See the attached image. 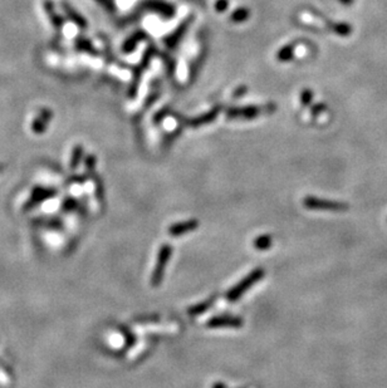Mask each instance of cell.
<instances>
[{
	"instance_id": "1",
	"label": "cell",
	"mask_w": 387,
	"mask_h": 388,
	"mask_svg": "<svg viewBox=\"0 0 387 388\" xmlns=\"http://www.w3.org/2000/svg\"><path fill=\"white\" fill-rule=\"evenodd\" d=\"M264 275H265V270L262 268H256L254 269L253 271H250L245 278L241 279V280L239 281L235 287H233L230 290H229L228 294H226V299H228V302L234 303L236 302V300L240 299L241 295H243L244 293L248 292L249 288L253 287L254 284H256L260 279H263V276Z\"/></svg>"
},
{
	"instance_id": "2",
	"label": "cell",
	"mask_w": 387,
	"mask_h": 388,
	"mask_svg": "<svg viewBox=\"0 0 387 388\" xmlns=\"http://www.w3.org/2000/svg\"><path fill=\"white\" fill-rule=\"evenodd\" d=\"M173 254V248L171 245L164 244L161 248H160L159 255H157V261L156 265H155L154 271L151 274V285L152 287H159L163 281L164 275H165L166 266H168L169 260H170V256Z\"/></svg>"
},
{
	"instance_id": "3",
	"label": "cell",
	"mask_w": 387,
	"mask_h": 388,
	"mask_svg": "<svg viewBox=\"0 0 387 388\" xmlns=\"http://www.w3.org/2000/svg\"><path fill=\"white\" fill-rule=\"evenodd\" d=\"M303 205L308 210L317 211H333V212H343L348 210L347 203L337 202V201L322 200V198L313 197V196H307L303 200Z\"/></svg>"
},
{
	"instance_id": "4",
	"label": "cell",
	"mask_w": 387,
	"mask_h": 388,
	"mask_svg": "<svg viewBox=\"0 0 387 388\" xmlns=\"http://www.w3.org/2000/svg\"><path fill=\"white\" fill-rule=\"evenodd\" d=\"M57 195V191L53 190V189L49 188H35L34 190L31 191L30 196H29L28 201L24 205V211H29L31 208L34 207V206L39 205V203L44 202V201L49 200V198L54 197Z\"/></svg>"
},
{
	"instance_id": "5",
	"label": "cell",
	"mask_w": 387,
	"mask_h": 388,
	"mask_svg": "<svg viewBox=\"0 0 387 388\" xmlns=\"http://www.w3.org/2000/svg\"><path fill=\"white\" fill-rule=\"evenodd\" d=\"M243 324V319L234 315H216L206 322L207 328H240Z\"/></svg>"
},
{
	"instance_id": "6",
	"label": "cell",
	"mask_w": 387,
	"mask_h": 388,
	"mask_svg": "<svg viewBox=\"0 0 387 388\" xmlns=\"http://www.w3.org/2000/svg\"><path fill=\"white\" fill-rule=\"evenodd\" d=\"M197 226H199V221L195 219L188 220V221H181L178 222V224L171 225V226L169 227V234H170L171 236H181V235L196 230Z\"/></svg>"
},
{
	"instance_id": "7",
	"label": "cell",
	"mask_w": 387,
	"mask_h": 388,
	"mask_svg": "<svg viewBox=\"0 0 387 388\" xmlns=\"http://www.w3.org/2000/svg\"><path fill=\"white\" fill-rule=\"evenodd\" d=\"M215 300H216V295H212V297L207 298V299L204 300V302H200L197 303V304L193 305V307H190L188 309L189 315H191V317H196V315L202 314V313L206 312L207 309H210V307L214 304Z\"/></svg>"
},
{
	"instance_id": "8",
	"label": "cell",
	"mask_w": 387,
	"mask_h": 388,
	"mask_svg": "<svg viewBox=\"0 0 387 388\" xmlns=\"http://www.w3.org/2000/svg\"><path fill=\"white\" fill-rule=\"evenodd\" d=\"M50 120V112L48 110L40 111L39 115L37 116L35 121L31 123V131H34L35 133H42L45 130V126Z\"/></svg>"
},
{
	"instance_id": "9",
	"label": "cell",
	"mask_w": 387,
	"mask_h": 388,
	"mask_svg": "<svg viewBox=\"0 0 387 388\" xmlns=\"http://www.w3.org/2000/svg\"><path fill=\"white\" fill-rule=\"evenodd\" d=\"M253 245L256 250L265 251L268 250V249H270V246L273 245V237L270 236L269 234L259 235V236L253 241Z\"/></svg>"
},
{
	"instance_id": "10",
	"label": "cell",
	"mask_w": 387,
	"mask_h": 388,
	"mask_svg": "<svg viewBox=\"0 0 387 388\" xmlns=\"http://www.w3.org/2000/svg\"><path fill=\"white\" fill-rule=\"evenodd\" d=\"M121 332H122V334L125 336L126 344H127V347H131V346H134L135 343H136V337H135V334L132 333V332L130 331L127 327H121Z\"/></svg>"
},
{
	"instance_id": "11",
	"label": "cell",
	"mask_w": 387,
	"mask_h": 388,
	"mask_svg": "<svg viewBox=\"0 0 387 388\" xmlns=\"http://www.w3.org/2000/svg\"><path fill=\"white\" fill-rule=\"evenodd\" d=\"M333 29H335L340 35H348V34H351V31H352L351 25H348V24H345V23L336 24V25L333 26Z\"/></svg>"
},
{
	"instance_id": "12",
	"label": "cell",
	"mask_w": 387,
	"mask_h": 388,
	"mask_svg": "<svg viewBox=\"0 0 387 388\" xmlns=\"http://www.w3.org/2000/svg\"><path fill=\"white\" fill-rule=\"evenodd\" d=\"M62 207H63V210H64V211L76 210V208L78 207V202H77V201L74 200V198L68 197L66 201H64V202H63Z\"/></svg>"
},
{
	"instance_id": "13",
	"label": "cell",
	"mask_w": 387,
	"mask_h": 388,
	"mask_svg": "<svg viewBox=\"0 0 387 388\" xmlns=\"http://www.w3.org/2000/svg\"><path fill=\"white\" fill-rule=\"evenodd\" d=\"M82 156V149L81 147H77L73 152V156H72V161H71V167L72 169H76L79 164V160H81Z\"/></svg>"
},
{
	"instance_id": "14",
	"label": "cell",
	"mask_w": 387,
	"mask_h": 388,
	"mask_svg": "<svg viewBox=\"0 0 387 388\" xmlns=\"http://www.w3.org/2000/svg\"><path fill=\"white\" fill-rule=\"evenodd\" d=\"M96 196L98 202L102 203L105 200V193H103V186L100 181H97V190H96Z\"/></svg>"
},
{
	"instance_id": "15",
	"label": "cell",
	"mask_w": 387,
	"mask_h": 388,
	"mask_svg": "<svg viewBox=\"0 0 387 388\" xmlns=\"http://www.w3.org/2000/svg\"><path fill=\"white\" fill-rule=\"evenodd\" d=\"M211 388H229V387L222 382H215L214 385L211 386Z\"/></svg>"
},
{
	"instance_id": "16",
	"label": "cell",
	"mask_w": 387,
	"mask_h": 388,
	"mask_svg": "<svg viewBox=\"0 0 387 388\" xmlns=\"http://www.w3.org/2000/svg\"><path fill=\"white\" fill-rule=\"evenodd\" d=\"M309 101H311V92H306L303 94V102L304 103H308Z\"/></svg>"
},
{
	"instance_id": "17",
	"label": "cell",
	"mask_w": 387,
	"mask_h": 388,
	"mask_svg": "<svg viewBox=\"0 0 387 388\" xmlns=\"http://www.w3.org/2000/svg\"><path fill=\"white\" fill-rule=\"evenodd\" d=\"M340 1H342V3H345V4H351L353 0H340Z\"/></svg>"
},
{
	"instance_id": "18",
	"label": "cell",
	"mask_w": 387,
	"mask_h": 388,
	"mask_svg": "<svg viewBox=\"0 0 387 388\" xmlns=\"http://www.w3.org/2000/svg\"><path fill=\"white\" fill-rule=\"evenodd\" d=\"M3 170H4V166H3V165H0V172L3 171Z\"/></svg>"
},
{
	"instance_id": "19",
	"label": "cell",
	"mask_w": 387,
	"mask_h": 388,
	"mask_svg": "<svg viewBox=\"0 0 387 388\" xmlns=\"http://www.w3.org/2000/svg\"><path fill=\"white\" fill-rule=\"evenodd\" d=\"M241 388H244V387H241Z\"/></svg>"
}]
</instances>
